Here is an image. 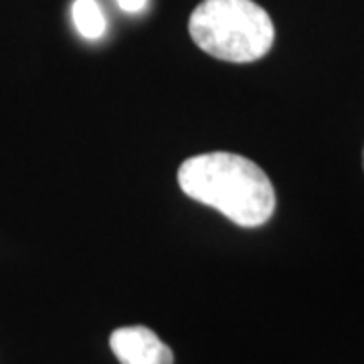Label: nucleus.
I'll list each match as a JSON object with an SVG mask.
<instances>
[{"label": "nucleus", "mask_w": 364, "mask_h": 364, "mask_svg": "<svg viewBox=\"0 0 364 364\" xmlns=\"http://www.w3.org/2000/svg\"><path fill=\"white\" fill-rule=\"evenodd\" d=\"M182 193L217 208L239 227H261L275 213L269 176L249 158L233 152H207L184 160L178 168Z\"/></svg>", "instance_id": "1"}, {"label": "nucleus", "mask_w": 364, "mask_h": 364, "mask_svg": "<svg viewBox=\"0 0 364 364\" xmlns=\"http://www.w3.org/2000/svg\"><path fill=\"white\" fill-rule=\"evenodd\" d=\"M188 33L203 51L229 63L257 61L275 39L269 14L253 0H203L191 14Z\"/></svg>", "instance_id": "2"}, {"label": "nucleus", "mask_w": 364, "mask_h": 364, "mask_svg": "<svg viewBox=\"0 0 364 364\" xmlns=\"http://www.w3.org/2000/svg\"><path fill=\"white\" fill-rule=\"evenodd\" d=\"M109 348L119 364H174V354L146 326L117 328L109 336Z\"/></svg>", "instance_id": "3"}, {"label": "nucleus", "mask_w": 364, "mask_h": 364, "mask_svg": "<svg viewBox=\"0 0 364 364\" xmlns=\"http://www.w3.org/2000/svg\"><path fill=\"white\" fill-rule=\"evenodd\" d=\"M71 16H73V25L83 39L97 41L105 35L107 23L97 0H75Z\"/></svg>", "instance_id": "4"}, {"label": "nucleus", "mask_w": 364, "mask_h": 364, "mask_svg": "<svg viewBox=\"0 0 364 364\" xmlns=\"http://www.w3.org/2000/svg\"><path fill=\"white\" fill-rule=\"evenodd\" d=\"M117 6L126 13H140L148 0H116Z\"/></svg>", "instance_id": "5"}, {"label": "nucleus", "mask_w": 364, "mask_h": 364, "mask_svg": "<svg viewBox=\"0 0 364 364\" xmlns=\"http://www.w3.org/2000/svg\"><path fill=\"white\" fill-rule=\"evenodd\" d=\"M363 166H364V150H363Z\"/></svg>", "instance_id": "6"}]
</instances>
